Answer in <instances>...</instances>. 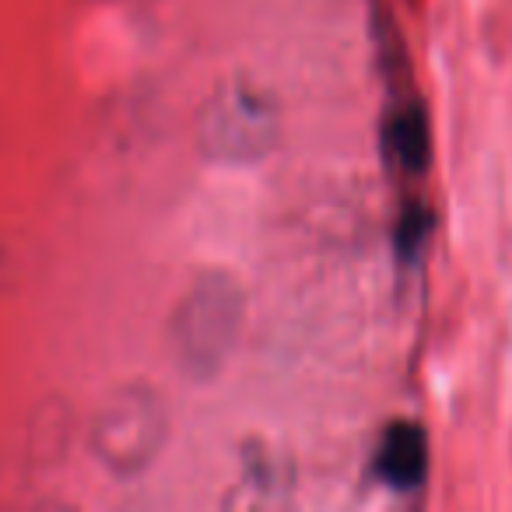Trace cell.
Wrapping results in <instances>:
<instances>
[{
  "label": "cell",
  "instance_id": "6da1fadb",
  "mask_svg": "<svg viewBox=\"0 0 512 512\" xmlns=\"http://www.w3.org/2000/svg\"><path fill=\"white\" fill-rule=\"evenodd\" d=\"M383 481H390L393 488H418L425 481L428 470V442L414 421H397L386 428L383 446H379L376 460Z\"/></svg>",
  "mask_w": 512,
  "mask_h": 512
},
{
  "label": "cell",
  "instance_id": "7a4b0ae2",
  "mask_svg": "<svg viewBox=\"0 0 512 512\" xmlns=\"http://www.w3.org/2000/svg\"><path fill=\"white\" fill-rule=\"evenodd\" d=\"M390 148L393 155L400 158V165L411 172H421L428 165V155H432V137H428V120L418 106L404 109V113L393 116L390 123Z\"/></svg>",
  "mask_w": 512,
  "mask_h": 512
},
{
  "label": "cell",
  "instance_id": "3957f363",
  "mask_svg": "<svg viewBox=\"0 0 512 512\" xmlns=\"http://www.w3.org/2000/svg\"><path fill=\"white\" fill-rule=\"evenodd\" d=\"M428 225H432V218H428L421 207H411V211L400 218V235H397V242H400V253H411L414 246H418L421 239H425V232H428Z\"/></svg>",
  "mask_w": 512,
  "mask_h": 512
}]
</instances>
